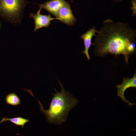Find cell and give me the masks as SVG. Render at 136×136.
Here are the masks:
<instances>
[{"label":"cell","instance_id":"6da1fadb","mask_svg":"<svg viewBox=\"0 0 136 136\" xmlns=\"http://www.w3.org/2000/svg\"><path fill=\"white\" fill-rule=\"evenodd\" d=\"M95 36L92 44L94 52L98 57L122 55L127 64L130 56L136 52V31L127 23L106 19Z\"/></svg>","mask_w":136,"mask_h":136},{"label":"cell","instance_id":"ba28073f","mask_svg":"<svg viewBox=\"0 0 136 136\" xmlns=\"http://www.w3.org/2000/svg\"><path fill=\"white\" fill-rule=\"evenodd\" d=\"M65 2V0H50L38 5L40 8L44 9L55 16L59 9Z\"/></svg>","mask_w":136,"mask_h":136},{"label":"cell","instance_id":"9c48e42d","mask_svg":"<svg viewBox=\"0 0 136 136\" xmlns=\"http://www.w3.org/2000/svg\"><path fill=\"white\" fill-rule=\"evenodd\" d=\"M9 121L15 125L21 126L23 128L25 124L29 121L28 119L24 118L21 117H18L11 118H8L6 117H3L2 120L0 121V124L3 122Z\"/></svg>","mask_w":136,"mask_h":136},{"label":"cell","instance_id":"52a82bcc","mask_svg":"<svg viewBox=\"0 0 136 136\" xmlns=\"http://www.w3.org/2000/svg\"><path fill=\"white\" fill-rule=\"evenodd\" d=\"M97 31L98 30L95 27H92L80 37V38L82 39L84 42L85 47V49L82 52L85 55L88 61L90 59L89 50L91 45H93L91 43L92 39L93 36H95Z\"/></svg>","mask_w":136,"mask_h":136},{"label":"cell","instance_id":"4fadbf2b","mask_svg":"<svg viewBox=\"0 0 136 136\" xmlns=\"http://www.w3.org/2000/svg\"><path fill=\"white\" fill-rule=\"evenodd\" d=\"M1 24L0 22V28L1 27Z\"/></svg>","mask_w":136,"mask_h":136},{"label":"cell","instance_id":"30bf717a","mask_svg":"<svg viewBox=\"0 0 136 136\" xmlns=\"http://www.w3.org/2000/svg\"><path fill=\"white\" fill-rule=\"evenodd\" d=\"M5 100L6 103L11 105L17 106L21 104L20 98L14 92L8 94L6 96Z\"/></svg>","mask_w":136,"mask_h":136},{"label":"cell","instance_id":"3957f363","mask_svg":"<svg viewBox=\"0 0 136 136\" xmlns=\"http://www.w3.org/2000/svg\"><path fill=\"white\" fill-rule=\"evenodd\" d=\"M26 0H0V16L14 24H19L26 5Z\"/></svg>","mask_w":136,"mask_h":136},{"label":"cell","instance_id":"7a4b0ae2","mask_svg":"<svg viewBox=\"0 0 136 136\" xmlns=\"http://www.w3.org/2000/svg\"><path fill=\"white\" fill-rule=\"evenodd\" d=\"M58 82L61 87V91L59 92L54 88L56 92L52 94L53 97L48 110H45L40 101L38 100L33 95L32 96L38 101L40 111L44 114L47 121L50 123L60 125L66 121L69 112L77 105L78 100L65 90L60 81L58 80Z\"/></svg>","mask_w":136,"mask_h":136},{"label":"cell","instance_id":"277c9868","mask_svg":"<svg viewBox=\"0 0 136 136\" xmlns=\"http://www.w3.org/2000/svg\"><path fill=\"white\" fill-rule=\"evenodd\" d=\"M55 16L57 19L69 26L74 25L76 20L70 4L66 2L59 9Z\"/></svg>","mask_w":136,"mask_h":136},{"label":"cell","instance_id":"7c38bea8","mask_svg":"<svg viewBox=\"0 0 136 136\" xmlns=\"http://www.w3.org/2000/svg\"><path fill=\"white\" fill-rule=\"evenodd\" d=\"M115 1L117 2H120L122 1V0H115Z\"/></svg>","mask_w":136,"mask_h":136},{"label":"cell","instance_id":"8fae6325","mask_svg":"<svg viewBox=\"0 0 136 136\" xmlns=\"http://www.w3.org/2000/svg\"><path fill=\"white\" fill-rule=\"evenodd\" d=\"M132 6L131 9L132 10V15L133 16L136 15V0H132L131 2Z\"/></svg>","mask_w":136,"mask_h":136},{"label":"cell","instance_id":"8992f818","mask_svg":"<svg viewBox=\"0 0 136 136\" xmlns=\"http://www.w3.org/2000/svg\"><path fill=\"white\" fill-rule=\"evenodd\" d=\"M42 8H40L36 14L31 13L29 17L33 18L34 20L35 27L34 32L43 27H47L51 24L50 21L54 19H57L56 18L52 17L50 14L43 15L40 14Z\"/></svg>","mask_w":136,"mask_h":136},{"label":"cell","instance_id":"5b68a950","mask_svg":"<svg viewBox=\"0 0 136 136\" xmlns=\"http://www.w3.org/2000/svg\"><path fill=\"white\" fill-rule=\"evenodd\" d=\"M135 72L132 77L130 78L128 77L123 78L121 84H118L116 86L117 89L118 96L129 106H132L135 104L130 102L126 99L124 93L126 90L128 88L136 87V72Z\"/></svg>","mask_w":136,"mask_h":136}]
</instances>
